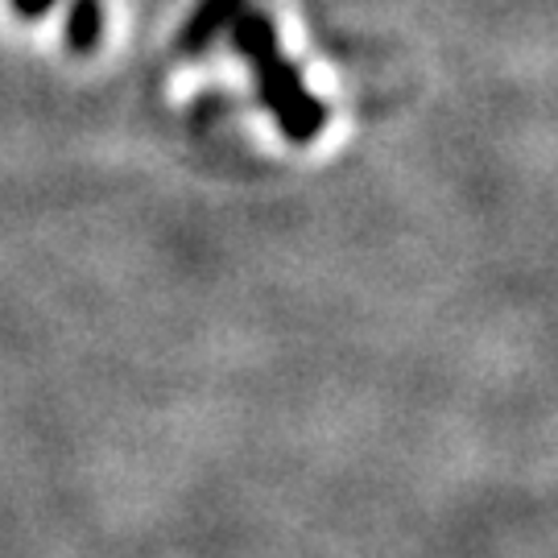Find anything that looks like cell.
<instances>
[{
    "label": "cell",
    "instance_id": "obj_1",
    "mask_svg": "<svg viewBox=\"0 0 558 558\" xmlns=\"http://www.w3.org/2000/svg\"><path fill=\"white\" fill-rule=\"evenodd\" d=\"M236 46L244 50V59L257 66V96L260 104H269L278 112L281 129L294 141L315 137L323 129V112L319 100H311L302 92L299 71L278 54V38H274V25L260 17V13H240L236 17Z\"/></svg>",
    "mask_w": 558,
    "mask_h": 558
},
{
    "label": "cell",
    "instance_id": "obj_2",
    "mask_svg": "<svg viewBox=\"0 0 558 558\" xmlns=\"http://www.w3.org/2000/svg\"><path fill=\"white\" fill-rule=\"evenodd\" d=\"M236 4L240 0H207V4L199 9V17L191 21V29H186V38L182 41H186V46H203L220 25H228V17L236 13Z\"/></svg>",
    "mask_w": 558,
    "mask_h": 558
},
{
    "label": "cell",
    "instance_id": "obj_3",
    "mask_svg": "<svg viewBox=\"0 0 558 558\" xmlns=\"http://www.w3.org/2000/svg\"><path fill=\"white\" fill-rule=\"evenodd\" d=\"M66 38L80 54L96 46V38H100V0H75V17H71Z\"/></svg>",
    "mask_w": 558,
    "mask_h": 558
},
{
    "label": "cell",
    "instance_id": "obj_4",
    "mask_svg": "<svg viewBox=\"0 0 558 558\" xmlns=\"http://www.w3.org/2000/svg\"><path fill=\"white\" fill-rule=\"evenodd\" d=\"M13 4H17L25 17H38V13H46V9L54 4V0H13Z\"/></svg>",
    "mask_w": 558,
    "mask_h": 558
}]
</instances>
